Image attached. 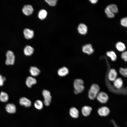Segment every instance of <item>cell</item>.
<instances>
[{
    "instance_id": "cell-1",
    "label": "cell",
    "mask_w": 127,
    "mask_h": 127,
    "mask_svg": "<svg viewBox=\"0 0 127 127\" xmlns=\"http://www.w3.org/2000/svg\"><path fill=\"white\" fill-rule=\"evenodd\" d=\"M83 80L80 79H76L74 80L73 85L74 88V92L76 94L83 92L84 90L85 87Z\"/></svg>"
},
{
    "instance_id": "cell-2",
    "label": "cell",
    "mask_w": 127,
    "mask_h": 127,
    "mask_svg": "<svg viewBox=\"0 0 127 127\" xmlns=\"http://www.w3.org/2000/svg\"><path fill=\"white\" fill-rule=\"evenodd\" d=\"M100 88L97 84L93 83L91 85L88 92V96L91 100H93L96 98L99 92Z\"/></svg>"
},
{
    "instance_id": "cell-3",
    "label": "cell",
    "mask_w": 127,
    "mask_h": 127,
    "mask_svg": "<svg viewBox=\"0 0 127 127\" xmlns=\"http://www.w3.org/2000/svg\"><path fill=\"white\" fill-rule=\"evenodd\" d=\"M96 98L97 100L100 103L105 104L107 103L109 99V97L105 92H99Z\"/></svg>"
},
{
    "instance_id": "cell-4",
    "label": "cell",
    "mask_w": 127,
    "mask_h": 127,
    "mask_svg": "<svg viewBox=\"0 0 127 127\" xmlns=\"http://www.w3.org/2000/svg\"><path fill=\"white\" fill-rule=\"evenodd\" d=\"M6 64L8 65H13L15 60V56L13 52L11 51H8L6 53Z\"/></svg>"
},
{
    "instance_id": "cell-5",
    "label": "cell",
    "mask_w": 127,
    "mask_h": 127,
    "mask_svg": "<svg viewBox=\"0 0 127 127\" xmlns=\"http://www.w3.org/2000/svg\"><path fill=\"white\" fill-rule=\"evenodd\" d=\"M42 94L44 97V102L47 106H49L51 102L52 97L50 92L47 90H44L42 92Z\"/></svg>"
},
{
    "instance_id": "cell-6",
    "label": "cell",
    "mask_w": 127,
    "mask_h": 127,
    "mask_svg": "<svg viewBox=\"0 0 127 127\" xmlns=\"http://www.w3.org/2000/svg\"><path fill=\"white\" fill-rule=\"evenodd\" d=\"M110 112V110L109 109L105 106L100 107L97 110V113L98 115L102 117H106L108 116Z\"/></svg>"
},
{
    "instance_id": "cell-7",
    "label": "cell",
    "mask_w": 127,
    "mask_h": 127,
    "mask_svg": "<svg viewBox=\"0 0 127 127\" xmlns=\"http://www.w3.org/2000/svg\"><path fill=\"white\" fill-rule=\"evenodd\" d=\"M82 51L84 53L90 55L94 52V50L91 44H86L83 46Z\"/></svg>"
},
{
    "instance_id": "cell-8",
    "label": "cell",
    "mask_w": 127,
    "mask_h": 127,
    "mask_svg": "<svg viewBox=\"0 0 127 127\" xmlns=\"http://www.w3.org/2000/svg\"><path fill=\"white\" fill-rule=\"evenodd\" d=\"M77 30L78 32L80 34L82 35H85L87 33L88 28L86 24L81 23L78 25Z\"/></svg>"
},
{
    "instance_id": "cell-9",
    "label": "cell",
    "mask_w": 127,
    "mask_h": 127,
    "mask_svg": "<svg viewBox=\"0 0 127 127\" xmlns=\"http://www.w3.org/2000/svg\"><path fill=\"white\" fill-rule=\"evenodd\" d=\"M117 75L116 70L114 68L111 69L108 73V79L110 81L113 82L117 78Z\"/></svg>"
},
{
    "instance_id": "cell-10",
    "label": "cell",
    "mask_w": 127,
    "mask_h": 127,
    "mask_svg": "<svg viewBox=\"0 0 127 127\" xmlns=\"http://www.w3.org/2000/svg\"><path fill=\"white\" fill-rule=\"evenodd\" d=\"M22 11L23 13L27 16H29L33 13L34 9L32 6L30 5H24L23 7Z\"/></svg>"
},
{
    "instance_id": "cell-11",
    "label": "cell",
    "mask_w": 127,
    "mask_h": 127,
    "mask_svg": "<svg viewBox=\"0 0 127 127\" xmlns=\"http://www.w3.org/2000/svg\"><path fill=\"white\" fill-rule=\"evenodd\" d=\"M92 110L91 107L88 106H84L82 108V113L83 116L87 117L90 115Z\"/></svg>"
},
{
    "instance_id": "cell-12",
    "label": "cell",
    "mask_w": 127,
    "mask_h": 127,
    "mask_svg": "<svg viewBox=\"0 0 127 127\" xmlns=\"http://www.w3.org/2000/svg\"><path fill=\"white\" fill-rule=\"evenodd\" d=\"M23 33L25 38L28 39H32L34 36L33 31L28 28L25 29Z\"/></svg>"
},
{
    "instance_id": "cell-13",
    "label": "cell",
    "mask_w": 127,
    "mask_h": 127,
    "mask_svg": "<svg viewBox=\"0 0 127 127\" xmlns=\"http://www.w3.org/2000/svg\"><path fill=\"white\" fill-rule=\"evenodd\" d=\"M113 84L115 87L118 89H120L123 86V82L121 78H117L113 81Z\"/></svg>"
},
{
    "instance_id": "cell-14",
    "label": "cell",
    "mask_w": 127,
    "mask_h": 127,
    "mask_svg": "<svg viewBox=\"0 0 127 127\" xmlns=\"http://www.w3.org/2000/svg\"><path fill=\"white\" fill-rule=\"evenodd\" d=\"M6 111L10 113H15L16 111V108L14 104L12 103H8L5 107Z\"/></svg>"
},
{
    "instance_id": "cell-15",
    "label": "cell",
    "mask_w": 127,
    "mask_h": 127,
    "mask_svg": "<svg viewBox=\"0 0 127 127\" xmlns=\"http://www.w3.org/2000/svg\"><path fill=\"white\" fill-rule=\"evenodd\" d=\"M20 104L27 107H30L31 104V101L27 98L24 97L21 98L19 101Z\"/></svg>"
},
{
    "instance_id": "cell-16",
    "label": "cell",
    "mask_w": 127,
    "mask_h": 127,
    "mask_svg": "<svg viewBox=\"0 0 127 127\" xmlns=\"http://www.w3.org/2000/svg\"><path fill=\"white\" fill-rule=\"evenodd\" d=\"M105 8L115 14L117 13L118 12V9L117 6L114 4H110L107 5Z\"/></svg>"
},
{
    "instance_id": "cell-17",
    "label": "cell",
    "mask_w": 127,
    "mask_h": 127,
    "mask_svg": "<svg viewBox=\"0 0 127 127\" xmlns=\"http://www.w3.org/2000/svg\"><path fill=\"white\" fill-rule=\"evenodd\" d=\"M36 79L31 76L28 77L26 81V84L29 87H31L32 85L36 84Z\"/></svg>"
},
{
    "instance_id": "cell-18",
    "label": "cell",
    "mask_w": 127,
    "mask_h": 127,
    "mask_svg": "<svg viewBox=\"0 0 127 127\" xmlns=\"http://www.w3.org/2000/svg\"><path fill=\"white\" fill-rule=\"evenodd\" d=\"M69 114L70 116L73 118H77L79 116V111L75 107H72L70 109Z\"/></svg>"
},
{
    "instance_id": "cell-19",
    "label": "cell",
    "mask_w": 127,
    "mask_h": 127,
    "mask_svg": "<svg viewBox=\"0 0 127 127\" xmlns=\"http://www.w3.org/2000/svg\"><path fill=\"white\" fill-rule=\"evenodd\" d=\"M115 47L119 51L122 52L125 51L126 48L125 44L123 43L120 41L116 43Z\"/></svg>"
},
{
    "instance_id": "cell-20",
    "label": "cell",
    "mask_w": 127,
    "mask_h": 127,
    "mask_svg": "<svg viewBox=\"0 0 127 127\" xmlns=\"http://www.w3.org/2000/svg\"><path fill=\"white\" fill-rule=\"evenodd\" d=\"M34 51V48L29 45L26 46L24 49V54L25 55L27 56L31 55L33 53Z\"/></svg>"
},
{
    "instance_id": "cell-21",
    "label": "cell",
    "mask_w": 127,
    "mask_h": 127,
    "mask_svg": "<svg viewBox=\"0 0 127 127\" xmlns=\"http://www.w3.org/2000/svg\"><path fill=\"white\" fill-rule=\"evenodd\" d=\"M69 73V70L67 68L64 67L59 69L58 71V75L61 76H64L67 75Z\"/></svg>"
},
{
    "instance_id": "cell-22",
    "label": "cell",
    "mask_w": 127,
    "mask_h": 127,
    "mask_svg": "<svg viewBox=\"0 0 127 127\" xmlns=\"http://www.w3.org/2000/svg\"><path fill=\"white\" fill-rule=\"evenodd\" d=\"M29 71L31 75L33 76H36L40 73V71L39 69L35 67H30Z\"/></svg>"
},
{
    "instance_id": "cell-23",
    "label": "cell",
    "mask_w": 127,
    "mask_h": 127,
    "mask_svg": "<svg viewBox=\"0 0 127 127\" xmlns=\"http://www.w3.org/2000/svg\"><path fill=\"white\" fill-rule=\"evenodd\" d=\"M107 55L109 57L111 60L113 61L116 60L117 59V56L115 52L113 51H108L106 53Z\"/></svg>"
},
{
    "instance_id": "cell-24",
    "label": "cell",
    "mask_w": 127,
    "mask_h": 127,
    "mask_svg": "<svg viewBox=\"0 0 127 127\" xmlns=\"http://www.w3.org/2000/svg\"><path fill=\"white\" fill-rule=\"evenodd\" d=\"M47 11L44 9L40 10L39 12L38 16V18L41 20H43L45 19L47 17Z\"/></svg>"
},
{
    "instance_id": "cell-25",
    "label": "cell",
    "mask_w": 127,
    "mask_h": 127,
    "mask_svg": "<svg viewBox=\"0 0 127 127\" xmlns=\"http://www.w3.org/2000/svg\"><path fill=\"white\" fill-rule=\"evenodd\" d=\"M8 99V96L5 92H1L0 94V101L2 102H7Z\"/></svg>"
},
{
    "instance_id": "cell-26",
    "label": "cell",
    "mask_w": 127,
    "mask_h": 127,
    "mask_svg": "<svg viewBox=\"0 0 127 127\" xmlns=\"http://www.w3.org/2000/svg\"><path fill=\"white\" fill-rule=\"evenodd\" d=\"M35 107L37 109L40 110L42 109L43 107V104L40 100H37L35 102L34 104Z\"/></svg>"
},
{
    "instance_id": "cell-27",
    "label": "cell",
    "mask_w": 127,
    "mask_h": 127,
    "mask_svg": "<svg viewBox=\"0 0 127 127\" xmlns=\"http://www.w3.org/2000/svg\"><path fill=\"white\" fill-rule=\"evenodd\" d=\"M119 71L122 75L125 77H127V68H123L121 67L119 69Z\"/></svg>"
},
{
    "instance_id": "cell-28",
    "label": "cell",
    "mask_w": 127,
    "mask_h": 127,
    "mask_svg": "<svg viewBox=\"0 0 127 127\" xmlns=\"http://www.w3.org/2000/svg\"><path fill=\"white\" fill-rule=\"evenodd\" d=\"M107 16L109 18H112L115 16V14L110 12L106 8L104 10Z\"/></svg>"
},
{
    "instance_id": "cell-29",
    "label": "cell",
    "mask_w": 127,
    "mask_h": 127,
    "mask_svg": "<svg viewBox=\"0 0 127 127\" xmlns=\"http://www.w3.org/2000/svg\"><path fill=\"white\" fill-rule=\"evenodd\" d=\"M121 25L123 26L127 27V18L125 17L122 18L120 20Z\"/></svg>"
},
{
    "instance_id": "cell-30",
    "label": "cell",
    "mask_w": 127,
    "mask_h": 127,
    "mask_svg": "<svg viewBox=\"0 0 127 127\" xmlns=\"http://www.w3.org/2000/svg\"><path fill=\"white\" fill-rule=\"evenodd\" d=\"M45 1L49 5L52 6H55L57 1V0H45Z\"/></svg>"
},
{
    "instance_id": "cell-31",
    "label": "cell",
    "mask_w": 127,
    "mask_h": 127,
    "mask_svg": "<svg viewBox=\"0 0 127 127\" xmlns=\"http://www.w3.org/2000/svg\"><path fill=\"white\" fill-rule=\"evenodd\" d=\"M121 58L125 61H127V52L126 51H124L122 52L121 55Z\"/></svg>"
},
{
    "instance_id": "cell-32",
    "label": "cell",
    "mask_w": 127,
    "mask_h": 127,
    "mask_svg": "<svg viewBox=\"0 0 127 127\" xmlns=\"http://www.w3.org/2000/svg\"><path fill=\"white\" fill-rule=\"evenodd\" d=\"M6 80L5 77H3L0 75V86L3 85L4 81Z\"/></svg>"
},
{
    "instance_id": "cell-33",
    "label": "cell",
    "mask_w": 127,
    "mask_h": 127,
    "mask_svg": "<svg viewBox=\"0 0 127 127\" xmlns=\"http://www.w3.org/2000/svg\"><path fill=\"white\" fill-rule=\"evenodd\" d=\"M111 122L112 123V124L115 127H119L118 125L116 123L115 121L112 119L111 120Z\"/></svg>"
},
{
    "instance_id": "cell-34",
    "label": "cell",
    "mask_w": 127,
    "mask_h": 127,
    "mask_svg": "<svg viewBox=\"0 0 127 127\" xmlns=\"http://www.w3.org/2000/svg\"><path fill=\"white\" fill-rule=\"evenodd\" d=\"M90 2L92 4H94L96 3L98 1V0H90Z\"/></svg>"
}]
</instances>
